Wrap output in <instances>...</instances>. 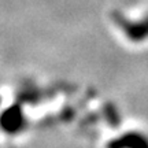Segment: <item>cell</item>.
<instances>
[{"label": "cell", "instance_id": "obj_2", "mask_svg": "<svg viewBox=\"0 0 148 148\" xmlns=\"http://www.w3.org/2000/svg\"><path fill=\"white\" fill-rule=\"evenodd\" d=\"M0 127L5 133L15 134L23 127V116L18 108H8L0 115Z\"/></svg>", "mask_w": 148, "mask_h": 148}, {"label": "cell", "instance_id": "obj_1", "mask_svg": "<svg viewBox=\"0 0 148 148\" xmlns=\"http://www.w3.org/2000/svg\"><path fill=\"white\" fill-rule=\"evenodd\" d=\"M108 148H148V137L143 133L129 132L111 140Z\"/></svg>", "mask_w": 148, "mask_h": 148}]
</instances>
